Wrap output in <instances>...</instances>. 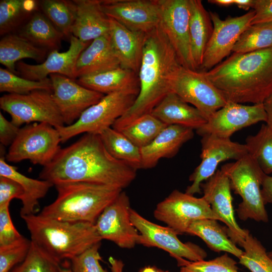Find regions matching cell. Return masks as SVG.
Here are the masks:
<instances>
[{
	"instance_id": "cell-34",
	"label": "cell",
	"mask_w": 272,
	"mask_h": 272,
	"mask_svg": "<svg viewBox=\"0 0 272 272\" xmlns=\"http://www.w3.org/2000/svg\"><path fill=\"white\" fill-rule=\"evenodd\" d=\"M99 135L106 149L112 157L124 162L137 170L142 169L141 149L120 131L109 127Z\"/></svg>"
},
{
	"instance_id": "cell-40",
	"label": "cell",
	"mask_w": 272,
	"mask_h": 272,
	"mask_svg": "<svg viewBox=\"0 0 272 272\" xmlns=\"http://www.w3.org/2000/svg\"><path fill=\"white\" fill-rule=\"evenodd\" d=\"M38 90L52 92V83L49 77L40 81H32L0 67L1 92L24 95Z\"/></svg>"
},
{
	"instance_id": "cell-41",
	"label": "cell",
	"mask_w": 272,
	"mask_h": 272,
	"mask_svg": "<svg viewBox=\"0 0 272 272\" xmlns=\"http://www.w3.org/2000/svg\"><path fill=\"white\" fill-rule=\"evenodd\" d=\"M60 263L31 241L26 258L12 272H61Z\"/></svg>"
},
{
	"instance_id": "cell-4",
	"label": "cell",
	"mask_w": 272,
	"mask_h": 272,
	"mask_svg": "<svg viewBox=\"0 0 272 272\" xmlns=\"http://www.w3.org/2000/svg\"><path fill=\"white\" fill-rule=\"evenodd\" d=\"M21 218L31 241L60 262L70 260L102 240L92 223L60 221L39 214Z\"/></svg>"
},
{
	"instance_id": "cell-20",
	"label": "cell",
	"mask_w": 272,
	"mask_h": 272,
	"mask_svg": "<svg viewBox=\"0 0 272 272\" xmlns=\"http://www.w3.org/2000/svg\"><path fill=\"white\" fill-rule=\"evenodd\" d=\"M102 6L108 18L133 31L147 34L159 24L157 0H103Z\"/></svg>"
},
{
	"instance_id": "cell-14",
	"label": "cell",
	"mask_w": 272,
	"mask_h": 272,
	"mask_svg": "<svg viewBox=\"0 0 272 272\" xmlns=\"http://www.w3.org/2000/svg\"><path fill=\"white\" fill-rule=\"evenodd\" d=\"M209 13L213 31L203 54L202 72L211 70L230 54L240 35L250 25L255 11L250 10L239 17L228 16L225 20L217 13Z\"/></svg>"
},
{
	"instance_id": "cell-30",
	"label": "cell",
	"mask_w": 272,
	"mask_h": 272,
	"mask_svg": "<svg viewBox=\"0 0 272 272\" xmlns=\"http://www.w3.org/2000/svg\"><path fill=\"white\" fill-rule=\"evenodd\" d=\"M47 52L17 33L6 35L0 40V63L17 75L16 63L19 60L30 58L41 63L46 58Z\"/></svg>"
},
{
	"instance_id": "cell-18",
	"label": "cell",
	"mask_w": 272,
	"mask_h": 272,
	"mask_svg": "<svg viewBox=\"0 0 272 272\" xmlns=\"http://www.w3.org/2000/svg\"><path fill=\"white\" fill-rule=\"evenodd\" d=\"M49 78L52 83L53 100L66 126L75 122L84 111L104 96L64 76L52 74Z\"/></svg>"
},
{
	"instance_id": "cell-6",
	"label": "cell",
	"mask_w": 272,
	"mask_h": 272,
	"mask_svg": "<svg viewBox=\"0 0 272 272\" xmlns=\"http://www.w3.org/2000/svg\"><path fill=\"white\" fill-rule=\"evenodd\" d=\"M221 170L229 178L231 189L242 198L236 210L239 219L267 222L268 215L261 194L265 174L254 160L247 154L235 162L223 165Z\"/></svg>"
},
{
	"instance_id": "cell-26",
	"label": "cell",
	"mask_w": 272,
	"mask_h": 272,
	"mask_svg": "<svg viewBox=\"0 0 272 272\" xmlns=\"http://www.w3.org/2000/svg\"><path fill=\"white\" fill-rule=\"evenodd\" d=\"M151 114L167 125H179L195 130L207 122L197 108L172 92L160 102Z\"/></svg>"
},
{
	"instance_id": "cell-48",
	"label": "cell",
	"mask_w": 272,
	"mask_h": 272,
	"mask_svg": "<svg viewBox=\"0 0 272 272\" xmlns=\"http://www.w3.org/2000/svg\"><path fill=\"white\" fill-rule=\"evenodd\" d=\"M255 15L250 25L272 22V0H255Z\"/></svg>"
},
{
	"instance_id": "cell-44",
	"label": "cell",
	"mask_w": 272,
	"mask_h": 272,
	"mask_svg": "<svg viewBox=\"0 0 272 272\" xmlns=\"http://www.w3.org/2000/svg\"><path fill=\"white\" fill-rule=\"evenodd\" d=\"M100 245L101 242L97 243L71 259V268L73 271L108 272L100 263L102 260L99 251Z\"/></svg>"
},
{
	"instance_id": "cell-38",
	"label": "cell",
	"mask_w": 272,
	"mask_h": 272,
	"mask_svg": "<svg viewBox=\"0 0 272 272\" xmlns=\"http://www.w3.org/2000/svg\"><path fill=\"white\" fill-rule=\"evenodd\" d=\"M272 47V22L250 25L240 35L232 51L247 53Z\"/></svg>"
},
{
	"instance_id": "cell-55",
	"label": "cell",
	"mask_w": 272,
	"mask_h": 272,
	"mask_svg": "<svg viewBox=\"0 0 272 272\" xmlns=\"http://www.w3.org/2000/svg\"><path fill=\"white\" fill-rule=\"evenodd\" d=\"M61 272H73L71 268H61Z\"/></svg>"
},
{
	"instance_id": "cell-46",
	"label": "cell",
	"mask_w": 272,
	"mask_h": 272,
	"mask_svg": "<svg viewBox=\"0 0 272 272\" xmlns=\"http://www.w3.org/2000/svg\"><path fill=\"white\" fill-rule=\"evenodd\" d=\"M24 190L16 181L0 176V208L10 206L13 198L21 200Z\"/></svg>"
},
{
	"instance_id": "cell-27",
	"label": "cell",
	"mask_w": 272,
	"mask_h": 272,
	"mask_svg": "<svg viewBox=\"0 0 272 272\" xmlns=\"http://www.w3.org/2000/svg\"><path fill=\"white\" fill-rule=\"evenodd\" d=\"M81 85L103 94L118 92H129L138 95L140 91L138 74L122 67L79 78Z\"/></svg>"
},
{
	"instance_id": "cell-19",
	"label": "cell",
	"mask_w": 272,
	"mask_h": 272,
	"mask_svg": "<svg viewBox=\"0 0 272 272\" xmlns=\"http://www.w3.org/2000/svg\"><path fill=\"white\" fill-rule=\"evenodd\" d=\"M200 188L203 194L202 197L220 221L227 226L229 237L234 243L239 245L249 231L241 228L235 220L230 182L227 175L221 170H217L201 184Z\"/></svg>"
},
{
	"instance_id": "cell-57",
	"label": "cell",
	"mask_w": 272,
	"mask_h": 272,
	"mask_svg": "<svg viewBox=\"0 0 272 272\" xmlns=\"http://www.w3.org/2000/svg\"><path fill=\"white\" fill-rule=\"evenodd\" d=\"M160 272H169V271H168V270L163 271V270H162L160 269Z\"/></svg>"
},
{
	"instance_id": "cell-39",
	"label": "cell",
	"mask_w": 272,
	"mask_h": 272,
	"mask_svg": "<svg viewBox=\"0 0 272 272\" xmlns=\"http://www.w3.org/2000/svg\"><path fill=\"white\" fill-rule=\"evenodd\" d=\"M239 245L244 249L239 258L240 264L251 272H272V259L262 244L249 232Z\"/></svg>"
},
{
	"instance_id": "cell-15",
	"label": "cell",
	"mask_w": 272,
	"mask_h": 272,
	"mask_svg": "<svg viewBox=\"0 0 272 272\" xmlns=\"http://www.w3.org/2000/svg\"><path fill=\"white\" fill-rule=\"evenodd\" d=\"M200 142L201 162L190 175L191 184L185 191L191 195L201 193V184L216 172L221 162L230 159L237 161L248 154L245 144L233 142L230 139L205 134L201 137Z\"/></svg>"
},
{
	"instance_id": "cell-16",
	"label": "cell",
	"mask_w": 272,
	"mask_h": 272,
	"mask_svg": "<svg viewBox=\"0 0 272 272\" xmlns=\"http://www.w3.org/2000/svg\"><path fill=\"white\" fill-rule=\"evenodd\" d=\"M129 199L123 191L100 214L95 226L102 240L122 248L131 249L138 244L139 233L130 218Z\"/></svg>"
},
{
	"instance_id": "cell-5",
	"label": "cell",
	"mask_w": 272,
	"mask_h": 272,
	"mask_svg": "<svg viewBox=\"0 0 272 272\" xmlns=\"http://www.w3.org/2000/svg\"><path fill=\"white\" fill-rule=\"evenodd\" d=\"M54 186L57 197L43 208L40 215L60 221L93 224L122 191L116 186L84 182H62Z\"/></svg>"
},
{
	"instance_id": "cell-54",
	"label": "cell",
	"mask_w": 272,
	"mask_h": 272,
	"mask_svg": "<svg viewBox=\"0 0 272 272\" xmlns=\"http://www.w3.org/2000/svg\"><path fill=\"white\" fill-rule=\"evenodd\" d=\"M160 269L155 266H146L140 269L139 272H160Z\"/></svg>"
},
{
	"instance_id": "cell-3",
	"label": "cell",
	"mask_w": 272,
	"mask_h": 272,
	"mask_svg": "<svg viewBox=\"0 0 272 272\" xmlns=\"http://www.w3.org/2000/svg\"><path fill=\"white\" fill-rule=\"evenodd\" d=\"M180 65L174 49L159 26L147 33L138 73L139 94L112 127L119 130L139 117L151 113L171 92L170 77Z\"/></svg>"
},
{
	"instance_id": "cell-45",
	"label": "cell",
	"mask_w": 272,
	"mask_h": 272,
	"mask_svg": "<svg viewBox=\"0 0 272 272\" xmlns=\"http://www.w3.org/2000/svg\"><path fill=\"white\" fill-rule=\"evenodd\" d=\"M9 207L0 208V247L13 244L24 238L13 223Z\"/></svg>"
},
{
	"instance_id": "cell-2",
	"label": "cell",
	"mask_w": 272,
	"mask_h": 272,
	"mask_svg": "<svg viewBox=\"0 0 272 272\" xmlns=\"http://www.w3.org/2000/svg\"><path fill=\"white\" fill-rule=\"evenodd\" d=\"M204 73L228 101L263 103L272 94V47L233 52Z\"/></svg>"
},
{
	"instance_id": "cell-22",
	"label": "cell",
	"mask_w": 272,
	"mask_h": 272,
	"mask_svg": "<svg viewBox=\"0 0 272 272\" xmlns=\"http://www.w3.org/2000/svg\"><path fill=\"white\" fill-rule=\"evenodd\" d=\"M76 12L72 35L89 42L109 34V19L104 12L100 0H74Z\"/></svg>"
},
{
	"instance_id": "cell-52",
	"label": "cell",
	"mask_w": 272,
	"mask_h": 272,
	"mask_svg": "<svg viewBox=\"0 0 272 272\" xmlns=\"http://www.w3.org/2000/svg\"><path fill=\"white\" fill-rule=\"evenodd\" d=\"M254 4L255 0H234V5L245 11L253 9Z\"/></svg>"
},
{
	"instance_id": "cell-25",
	"label": "cell",
	"mask_w": 272,
	"mask_h": 272,
	"mask_svg": "<svg viewBox=\"0 0 272 272\" xmlns=\"http://www.w3.org/2000/svg\"><path fill=\"white\" fill-rule=\"evenodd\" d=\"M121 66L109 34L96 38L82 52L75 66V78L92 75Z\"/></svg>"
},
{
	"instance_id": "cell-28",
	"label": "cell",
	"mask_w": 272,
	"mask_h": 272,
	"mask_svg": "<svg viewBox=\"0 0 272 272\" xmlns=\"http://www.w3.org/2000/svg\"><path fill=\"white\" fill-rule=\"evenodd\" d=\"M4 148L1 146L0 176L14 180L22 187L24 195L21 200V217L36 214L39 200L46 195L53 184L47 180L29 178L18 172L15 167L6 162V153Z\"/></svg>"
},
{
	"instance_id": "cell-49",
	"label": "cell",
	"mask_w": 272,
	"mask_h": 272,
	"mask_svg": "<svg viewBox=\"0 0 272 272\" xmlns=\"http://www.w3.org/2000/svg\"><path fill=\"white\" fill-rule=\"evenodd\" d=\"M261 194L265 205L272 204V176L264 175L261 184Z\"/></svg>"
},
{
	"instance_id": "cell-35",
	"label": "cell",
	"mask_w": 272,
	"mask_h": 272,
	"mask_svg": "<svg viewBox=\"0 0 272 272\" xmlns=\"http://www.w3.org/2000/svg\"><path fill=\"white\" fill-rule=\"evenodd\" d=\"M40 11L53 25L70 40L76 18L74 1L42 0L39 1Z\"/></svg>"
},
{
	"instance_id": "cell-37",
	"label": "cell",
	"mask_w": 272,
	"mask_h": 272,
	"mask_svg": "<svg viewBox=\"0 0 272 272\" xmlns=\"http://www.w3.org/2000/svg\"><path fill=\"white\" fill-rule=\"evenodd\" d=\"M245 145L261 170L266 175L272 174V130L262 124L256 134L246 138Z\"/></svg>"
},
{
	"instance_id": "cell-12",
	"label": "cell",
	"mask_w": 272,
	"mask_h": 272,
	"mask_svg": "<svg viewBox=\"0 0 272 272\" xmlns=\"http://www.w3.org/2000/svg\"><path fill=\"white\" fill-rule=\"evenodd\" d=\"M159 26L174 49L180 65L197 70L193 60L189 35L190 1L157 0Z\"/></svg>"
},
{
	"instance_id": "cell-43",
	"label": "cell",
	"mask_w": 272,
	"mask_h": 272,
	"mask_svg": "<svg viewBox=\"0 0 272 272\" xmlns=\"http://www.w3.org/2000/svg\"><path fill=\"white\" fill-rule=\"evenodd\" d=\"M31 244L26 238L13 244L0 247V272H9L26 258Z\"/></svg>"
},
{
	"instance_id": "cell-31",
	"label": "cell",
	"mask_w": 272,
	"mask_h": 272,
	"mask_svg": "<svg viewBox=\"0 0 272 272\" xmlns=\"http://www.w3.org/2000/svg\"><path fill=\"white\" fill-rule=\"evenodd\" d=\"M17 34L35 46L50 51L58 50L64 38L40 11L33 14Z\"/></svg>"
},
{
	"instance_id": "cell-56",
	"label": "cell",
	"mask_w": 272,
	"mask_h": 272,
	"mask_svg": "<svg viewBox=\"0 0 272 272\" xmlns=\"http://www.w3.org/2000/svg\"><path fill=\"white\" fill-rule=\"evenodd\" d=\"M269 257L272 259V251L269 252H267Z\"/></svg>"
},
{
	"instance_id": "cell-42",
	"label": "cell",
	"mask_w": 272,
	"mask_h": 272,
	"mask_svg": "<svg viewBox=\"0 0 272 272\" xmlns=\"http://www.w3.org/2000/svg\"><path fill=\"white\" fill-rule=\"evenodd\" d=\"M237 262L227 253L209 260H186L179 272H240Z\"/></svg>"
},
{
	"instance_id": "cell-7",
	"label": "cell",
	"mask_w": 272,
	"mask_h": 272,
	"mask_svg": "<svg viewBox=\"0 0 272 272\" xmlns=\"http://www.w3.org/2000/svg\"><path fill=\"white\" fill-rule=\"evenodd\" d=\"M137 96L125 91L104 95L98 103L84 111L73 124L57 128L61 143L83 133L99 135L105 129L111 127L129 109Z\"/></svg>"
},
{
	"instance_id": "cell-8",
	"label": "cell",
	"mask_w": 272,
	"mask_h": 272,
	"mask_svg": "<svg viewBox=\"0 0 272 272\" xmlns=\"http://www.w3.org/2000/svg\"><path fill=\"white\" fill-rule=\"evenodd\" d=\"M60 134L57 128L43 122L28 124L20 128L10 146L6 160L19 162L30 160L43 167L49 164L61 149Z\"/></svg>"
},
{
	"instance_id": "cell-51",
	"label": "cell",
	"mask_w": 272,
	"mask_h": 272,
	"mask_svg": "<svg viewBox=\"0 0 272 272\" xmlns=\"http://www.w3.org/2000/svg\"><path fill=\"white\" fill-rule=\"evenodd\" d=\"M110 267L112 272H122L124 263L121 260L115 258L112 256L109 258Z\"/></svg>"
},
{
	"instance_id": "cell-53",
	"label": "cell",
	"mask_w": 272,
	"mask_h": 272,
	"mask_svg": "<svg viewBox=\"0 0 272 272\" xmlns=\"http://www.w3.org/2000/svg\"><path fill=\"white\" fill-rule=\"evenodd\" d=\"M208 2L222 7H229L234 5V0H210Z\"/></svg>"
},
{
	"instance_id": "cell-29",
	"label": "cell",
	"mask_w": 272,
	"mask_h": 272,
	"mask_svg": "<svg viewBox=\"0 0 272 272\" xmlns=\"http://www.w3.org/2000/svg\"><path fill=\"white\" fill-rule=\"evenodd\" d=\"M190 1L189 35L191 53L196 70L200 69L206 48L213 31L209 12L200 0Z\"/></svg>"
},
{
	"instance_id": "cell-9",
	"label": "cell",
	"mask_w": 272,
	"mask_h": 272,
	"mask_svg": "<svg viewBox=\"0 0 272 272\" xmlns=\"http://www.w3.org/2000/svg\"><path fill=\"white\" fill-rule=\"evenodd\" d=\"M0 107L11 115V122L18 127L32 122L47 123L56 128L65 126L51 91L6 94L0 98Z\"/></svg>"
},
{
	"instance_id": "cell-21",
	"label": "cell",
	"mask_w": 272,
	"mask_h": 272,
	"mask_svg": "<svg viewBox=\"0 0 272 272\" xmlns=\"http://www.w3.org/2000/svg\"><path fill=\"white\" fill-rule=\"evenodd\" d=\"M69 49L64 52L50 51L45 59L37 64L23 61L16 63L18 75L32 81H40L52 74H59L76 80L75 66L78 57L91 42H85L72 35Z\"/></svg>"
},
{
	"instance_id": "cell-17",
	"label": "cell",
	"mask_w": 272,
	"mask_h": 272,
	"mask_svg": "<svg viewBox=\"0 0 272 272\" xmlns=\"http://www.w3.org/2000/svg\"><path fill=\"white\" fill-rule=\"evenodd\" d=\"M266 121L263 103L245 105L228 101L225 106L214 112L201 127L196 130L202 137L205 134L230 139L238 130Z\"/></svg>"
},
{
	"instance_id": "cell-32",
	"label": "cell",
	"mask_w": 272,
	"mask_h": 272,
	"mask_svg": "<svg viewBox=\"0 0 272 272\" xmlns=\"http://www.w3.org/2000/svg\"><path fill=\"white\" fill-rule=\"evenodd\" d=\"M186 233L199 237L214 251L229 253L238 258L243 253V251L229 237L226 227H222L218 220L203 219L194 221Z\"/></svg>"
},
{
	"instance_id": "cell-13",
	"label": "cell",
	"mask_w": 272,
	"mask_h": 272,
	"mask_svg": "<svg viewBox=\"0 0 272 272\" xmlns=\"http://www.w3.org/2000/svg\"><path fill=\"white\" fill-rule=\"evenodd\" d=\"M155 219L166 224L178 235L186 233L194 221L203 219L220 221L203 197L173 190L156 206Z\"/></svg>"
},
{
	"instance_id": "cell-23",
	"label": "cell",
	"mask_w": 272,
	"mask_h": 272,
	"mask_svg": "<svg viewBox=\"0 0 272 272\" xmlns=\"http://www.w3.org/2000/svg\"><path fill=\"white\" fill-rule=\"evenodd\" d=\"M193 136L192 128L179 125H167L149 145L141 149L142 169L152 168L161 159L174 156Z\"/></svg>"
},
{
	"instance_id": "cell-33",
	"label": "cell",
	"mask_w": 272,
	"mask_h": 272,
	"mask_svg": "<svg viewBox=\"0 0 272 272\" xmlns=\"http://www.w3.org/2000/svg\"><path fill=\"white\" fill-rule=\"evenodd\" d=\"M40 11L39 1L35 0H1L0 35L18 30L31 16Z\"/></svg>"
},
{
	"instance_id": "cell-1",
	"label": "cell",
	"mask_w": 272,
	"mask_h": 272,
	"mask_svg": "<svg viewBox=\"0 0 272 272\" xmlns=\"http://www.w3.org/2000/svg\"><path fill=\"white\" fill-rule=\"evenodd\" d=\"M137 170L112 157L98 134L85 133L79 140L61 148L43 167L39 178L53 185L84 182L116 186L122 189L135 178Z\"/></svg>"
},
{
	"instance_id": "cell-50",
	"label": "cell",
	"mask_w": 272,
	"mask_h": 272,
	"mask_svg": "<svg viewBox=\"0 0 272 272\" xmlns=\"http://www.w3.org/2000/svg\"><path fill=\"white\" fill-rule=\"evenodd\" d=\"M266 114V125L272 130V94L263 103Z\"/></svg>"
},
{
	"instance_id": "cell-36",
	"label": "cell",
	"mask_w": 272,
	"mask_h": 272,
	"mask_svg": "<svg viewBox=\"0 0 272 272\" xmlns=\"http://www.w3.org/2000/svg\"><path fill=\"white\" fill-rule=\"evenodd\" d=\"M167 126L150 113L139 117L118 131L141 149L149 145Z\"/></svg>"
},
{
	"instance_id": "cell-11",
	"label": "cell",
	"mask_w": 272,
	"mask_h": 272,
	"mask_svg": "<svg viewBox=\"0 0 272 272\" xmlns=\"http://www.w3.org/2000/svg\"><path fill=\"white\" fill-rule=\"evenodd\" d=\"M130 218L139 233L138 244L166 251L176 259L179 266H182L186 260L195 261L207 257V252L199 246L191 242H182L174 230L151 222L131 208Z\"/></svg>"
},
{
	"instance_id": "cell-10",
	"label": "cell",
	"mask_w": 272,
	"mask_h": 272,
	"mask_svg": "<svg viewBox=\"0 0 272 272\" xmlns=\"http://www.w3.org/2000/svg\"><path fill=\"white\" fill-rule=\"evenodd\" d=\"M169 85L171 92L192 104L207 120L228 102L223 93L207 78L204 72L180 65L171 75Z\"/></svg>"
},
{
	"instance_id": "cell-47",
	"label": "cell",
	"mask_w": 272,
	"mask_h": 272,
	"mask_svg": "<svg viewBox=\"0 0 272 272\" xmlns=\"http://www.w3.org/2000/svg\"><path fill=\"white\" fill-rule=\"evenodd\" d=\"M20 128L8 120L0 112V142L4 146L11 145L17 137Z\"/></svg>"
},
{
	"instance_id": "cell-24",
	"label": "cell",
	"mask_w": 272,
	"mask_h": 272,
	"mask_svg": "<svg viewBox=\"0 0 272 272\" xmlns=\"http://www.w3.org/2000/svg\"><path fill=\"white\" fill-rule=\"evenodd\" d=\"M109 19L110 40L120 66L138 74L146 34L131 31Z\"/></svg>"
}]
</instances>
